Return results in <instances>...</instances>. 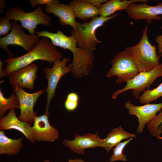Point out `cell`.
Returning <instances> with one entry per match:
<instances>
[{
	"label": "cell",
	"instance_id": "cb8c5ba5",
	"mask_svg": "<svg viewBox=\"0 0 162 162\" xmlns=\"http://www.w3.org/2000/svg\"><path fill=\"white\" fill-rule=\"evenodd\" d=\"M148 129L153 136L158 137L162 133V111L147 124Z\"/></svg>",
	"mask_w": 162,
	"mask_h": 162
},
{
	"label": "cell",
	"instance_id": "7402d4cb",
	"mask_svg": "<svg viewBox=\"0 0 162 162\" xmlns=\"http://www.w3.org/2000/svg\"><path fill=\"white\" fill-rule=\"evenodd\" d=\"M19 109L20 105L17 96L14 92L11 94L10 97L5 98L4 94L0 88V117H4L5 112L13 109Z\"/></svg>",
	"mask_w": 162,
	"mask_h": 162
},
{
	"label": "cell",
	"instance_id": "5b68a950",
	"mask_svg": "<svg viewBox=\"0 0 162 162\" xmlns=\"http://www.w3.org/2000/svg\"><path fill=\"white\" fill-rule=\"evenodd\" d=\"M5 15L10 20L20 21L21 26L26 29L31 34L36 33L35 30L39 24L45 26L51 25V18L44 12L40 5L34 11L29 13L26 12L19 6L12 7L6 10Z\"/></svg>",
	"mask_w": 162,
	"mask_h": 162
},
{
	"label": "cell",
	"instance_id": "f546056e",
	"mask_svg": "<svg viewBox=\"0 0 162 162\" xmlns=\"http://www.w3.org/2000/svg\"><path fill=\"white\" fill-rule=\"evenodd\" d=\"M162 31V26L161 27ZM156 43L158 44V47L159 54H162V34L158 35L155 39Z\"/></svg>",
	"mask_w": 162,
	"mask_h": 162
},
{
	"label": "cell",
	"instance_id": "83f0119b",
	"mask_svg": "<svg viewBox=\"0 0 162 162\" xmlns=\"http://www.w3.org/2000/svg\"><path fill=\"white\" fill-rule=\"evenodd\" d=\"M52 0H30V3L32 7L34 8L38 4L40 5L41 4L48 5L51 3Z\"/></svg>",
	"mask_w": 162,
	"mask_h": 162
},
{
	"label": "cell",
	"instance_id": "44dd1931",
	"mask_svg": "<svg viewBox=\"0 0 162 162\" xmlns=\"http://www.w3.org/2000/svg\"><path fill=\"white\" fill-rule=\"evenodd\" d=\"M136 137L135 134L124 130L120 126L113 129L108 134L106 138L103 139L102 144L100 147L104 148L107 152L109 153L113 147L116 146L123 140L131 138H134Z\"/></svg>",
	"mask_w": 162,
	"mask_h": 162
},
{
	"label": "cell",
	"instance_id": "ba28073f",
	"mask_svg": "<svg viewBox=\"0 0 162 162\" xmlns=\"http://www.w3.org/2000/svg\"><path fill=\"white\" fill-rule=\"evenodd\" d=\"M162 76V62L154 68L148 71L140 72L133 79L127 82L125 86L120 90L116 91L112 94V98L115 99L120 94L132 89V95L137 99L141 92H144L146 88L149 89L155 80Z\"/></svg>",
	"mask_w": 162,
	"mask_h": 162
},
{
	"label": "cell",
	"instance_id": "4316f807",
	"mask_svg": "<svg viewBox=\"0 0 162 162\" xmlns=\"http://www.w3.org/2000/svg\"><path fill=\"white\" fill-rule=\"evenodd\" d=\"M10 20L6 16H2L0 19V36H6L12 29Z\"/></svg>",
	"mask_w": 162,
	"mask_h": 162
},
{
	"label": "cell",
	"instance_id": "d6986e66",
	"mask_svg": "<svg viewBox=\"0 0 162 162\" xmlns=\"http://www.w3.org/2000/svg\"><path fill=\"white\" fill-rule=\"evenodd\" d=\"M148 1L147 0H110L101 5L99 8V15L104 17L110 16L117 11L126 10L134 3H146Z\"/></svg>",
	"mask_w": 162,
	"mask_h": 162
},
{
	"label": "cell",
	"instance_id": "4fadbf2b",
	"mask_svg": "<svg viewBox=\"0 0 162 162\" xmlns=\"http://www.w3.org/2000/svg\"><path fill=\"white\" fill-rule=\"evenodd\" d=\"M38 69L37 64L32 63L12 72L8 76L9 83L12 87L33 89Z\"/></svg>",
	"mask_w": 162,
	"mask_h": 162
},
{
	"label": "cell",
	"instance_id": "9c48e42d",
	"mask_svg": "<svg viewBox=\"0 0 162 162\" xmlns=\"http://www.w3.org/2000/svg\"><path fill=\"white\" fill-rule=\"evenodd\" d=\"M112 67L106 75L110 77L116 76L118 83L127 82L140 72L131 58L125 51L120 52L111 61Z\"/></svg>",
	"mask_w": 162,
	"mask_h": 162
},
{
	"label": "cell",
	"instance_id": "836d02e7",
	"mask_svg": "<svg viewBox=\"0 0 162 162\" xmlns=\"http://www.w3.org/2000/svg\"><path fill=\"white\" fill-rule=\"evenodd\" d=\"M160 56V57H162V54H159Z\"/></svg>",
	"mask_w": 162,
	"mask_h": 162
},
{
	"label": "cell",
	"instance_id": "52a82bcc",
	"mask_svg": "<svg viewBox=\"0 0 162 162\" xmlns=\"http://www.w3.org/2000/svg\"><path fill=\"white\" fill-rule=\"evenodd\" d=\"M70 60V58L64 57L62 60H55L52 68L46 67L43 69L48 83L45 90L47 94V100L44 114L48 117L50 115L49 110L50 104L52 98L55 97L58 83L63 76L71 70L72 63L68 66H67V62Z\"/></svg>",
	"mask_w": 162,
	"mask_h": 162
},
{
	"label": "cell",
	"instance_id": "7a4b0ae2",
	"mask_svg": "<svg viewBox=\"0 0 162 162\" xmlns=\"http://www.w3.org/2000/svg\"><path fill=\"white\" fill-rule=\"evenodd\" d=\"M62 53L58 51L50 39L42 37L30 51L17 57L8 56L2 61L6 63L4 70L0 67V77L8 76L12 72L28 65L35 61L42 60L52 64L56 60L62 58Z\"/></svg>",
	"mask_w": 162,
	"mask_h": 162
},
{
	"label": "cell",
	"instance_id": "ffe728a7",
	"mask_svg": "<svg viewBox=\"0 0 162 162\" xmlns=\"http://www.w3.org/2000/svg\"><path fill=\"white\" fill-rule=\"evenodd\" d=\"M23 137L12 139L8 137L2 130L0 131V154H7L8 156L17 155L23 146Z\"/></svg>",
	"mask_w": 162,
	"mask_h": 162
},
{
	"label": "cell",
	"instance_id": "1f68e13d",
	"mask_svg": "<svg viewBox=\"0 0 162 162\" xmlns=\"http://www.w3.org/2000/svg\"><path fill=\"white\" fill-rule=\"evenodd\" d=\"M44 162H50L49 160L47 159H45L44 160ZM67 162H86L85 161L82 160L81 159H69Z\"/></svg>",
	"mask_w": 162,
	"mask_h": 162
},
{
	"label": "cell",
	"instance_id": "30bf717a",
	"mask_svg": "<svg viewBox=\"0 0 162 162\" xmlns=\"http://www.w3.org/2000/svg\"><path fill=\"white\" fill-rule=\"evenodd\" d=\"M12 88L19 101L20 110L19 119L31 125L34 123L37 113L34 111V106L39 97L46 90L41 89L33 93H29L17 86Z\"/></svg>",
	"mask_w": 162,
	"mask_h": 162
},
{
	"label": "cell",
	"instance_id": "484cf974",
	"mask_svg": "<svg viewBox=\"0 0 162 162\" xmlns=\"http://www.w3.org/2000/svg\"><path fill=\"white\" fill-rule=\"evenodd\" d=\"M79 100V96L76 93L72 92L69 93L64 103L66 109L69 111L76 110L78 105Z\"/></svg>",
	"mask_w": 162,
	"mask_h": 162
},
{
	"label": "cell",
	"instance_id": "7c38bea8",
	"mask_svg": "<svg viewBox=\"0 0 162 162\" xmlns=\"http://www.w3.org/2000/svg\"><path fill=\"white\" fill-rule=\"evenodd\" d=\"M124 107L128 110L129 114L137 117L139 125L137 131L138 133H140L142 132L145 125L154 119L157 112L160 111L162 108V103L136 106L128 100L125 103Z\"/></svg>",
	"mask_w": 162,
	"mask_h": 162
},
{
	"label": "cell",
	"instance_id": "d6a6232c",
	"mask_svg": "<svg viewBox=\"0 0 162 162\" xmlns=\"http://www.w3.org/2000/svg\"><path fill=\"white\" fill-rule=\"evenodd\" d=\"M157 138H158V139H160L162 140V137L160 136H158V137H157Z\"/></svg>",
	"mask_w": 162,
	"mask_h": 162
},
{
	"label": "cell",
	"instance_id": "f1b7e54d",
	"mask_svg": "<svg viewBox=\"0 0 162 162\" xmlns=\"http://www.w3.org/2000/svg\"><path fill=\"white\" fill-rule=\"evenodd\" d=\"M87 3H88L96 8L99 9L103 3H105L108 1L107 0H83Z\"/></svg>",
	"mask_w": 162,
	"mask_h": 162
},
{
	"label": "cell",
	"instance_id": "9a60e30c",
	"mask_svg": "<svg viewBox=\"0 0 162 162\" xmlns=\"http://www.w3.org/2000/svg\"><path fill=\"white\" fill-rule=\"evenodd\" d=\"M48 117L44 114L35 117L32 127L33 137L35 141L53 142L58 138V131L50 125Z\"/></svg>",
	"mask_w": 162,
	"mask_h": 162
},
{
	"label": "cell",
	"instance_id": "2e32d148",
	"mask_svg": "<svg viewBox=\"0 0 162 162\" xmlns=\"http://www.w3.org/2000/svg\"><path fill=\"white\" fill-rule=\"evenodd\" d=\"M44 10L47 13H52L59 18V23L62 26H70L75 29L77 22L76 16L69 4H61L59 1L52 0L51 3L46 5Z\"/></svg>",
	"mask_w": 162,
	"mask_h": 162
},
{
	"label": "cell",
	"instance_id": "5bb4252c",
	"mask_svg": "<svg viewBox=\"0 0 162 162\" xmlns=\"http://www.w3.org/2000/svg\"><path fill=\"white\" fill-rule=\"evenodd\" d=\"M103 140L98 136V132L94 134L88 132L82 135L76 134L74 139L70 140L64 139L63 144L75 153L83 155L85 153L86 149L101 147Z\"/></svg>",
	"mask_w": 162,
	"mask_h": 162
},
{
	"label": "cell",
	"instance_id": "d4e9b609",
	"mask_svg": "<svg viewBox=\"0 0 162 162\" xmlns=\"http://www.w3.org/2000/svg\"><path fill=\"white\" fill-rule=\"evenodd\" d=\"M133 138H131L124 142L119 143L115 148L112 149L113 154L109 159L110 162H113L119 160L123 161H127L126 156L123 153V150L126 146L133 140Z\"/></svg>",
	"mask_w": 162,
	"mask_h": 162
},
{
	"label": "cell",
	"instance_id": "6da1fadb",
	"mask_svg": "<svg viewBox=\"0 0 162 162\" xmlns=\"http://www.w3.org/2000/svg\"><path fill=\"white\" fill-rule=\"evenodd\" d=\"M36 34L39 37L48 38L54 46L72 52L74 58L71 71L74 77L79 78L87 75L93 68L94 58L93 52L78 47L77 40L72 36H67L60 30L56 33L43 31L38 32Z\"/></svg>",
	"mask_w": 162,
	"mask_h": 162
},
{
	"label": "cell",
	"instance_id": "603a6c76",
	"mask_svg": "<svg viewBox=\"0 0 162 162\" xmlns=\"http://www.w3.org/2000/svg\"><path fill=\"white\" fill-rule=\"evenodd\" d=\"M162 97V82L156 88L152 90H145L139 97V100L142 104H149L156 100Z\"/></svg>",
	"mask_w": 162,
	"mask_h": 162
},
{
	"label": "cell",
	"instance_id": "4dcf8cb0",
	"mask_svg": "<svg viewBox=\"0 0 162 162\" xmlns=\"http://www.w3.org/2000/svg\"><path fill=\"white\" fill-rule=\"evenodd\" d=\"M6 2L5 0H0V13L2 14L4 13L3 9L5 8L6 6L4 3Z\"/></svg>",
	"mask_w": 162,
	"mask_h": 162
},
{
	"label": "cell",
	"instance_id": "ac0fdd59",
	"mask_svg": "<svg viewBox=\"0 0 162 162\" xmlns=\"http://www.w3.org/2000/svg\"><path fill=\"white\" fill-rule=\"evenodd\" d=\"M69 4L73 9L76 17L82 20L86 21L99 15V9L83 0H74Z\"/></svg>",
	"mask_w": 162,
	"mask_h": 162
},
{
	"label": "cell",
	"instance_id": "8992f818",
	"mask_svg": "<svg viewBox=\"0 0 162 162\" xmlns=\"http://www.w3.org/2000/svg\"><path fill=\"white\" fill-rule=\"evenodd\" d=\"M12 29L10 32L4 37L0 38V47L4 50L9 56L14 57L13 53L8 50L9 45H17L22 47L28 52L32 50L40 40L36 33L27 34L18 21H10Z\"/></svg>",
	"mask_w": 162,
	"mask_h": 162
},
{
	"label": "cell",
	"instance_id": "277c9868",
	"mask_svg": "<svg viewBox=\"0 0 162 162\" xmlns=\"http://www.w3.org/2000/svg\"><path fill=\"white\" fill-rule=\"evenodd\" d=\"M119 13L107 17L98 16L92 18L88 22L82 23L78 22L76 28L71 32L70 35L77 40L78 47L93 52L96 50V45L102 42L96 38V30L103 26L104 23L118 16Z\"/></svg>",
	"mask_w": 162,
	"mask_h": 162
},
{
	"label": "cell",
	"instance_id": "8fae6325",
	"mask_svg": "<svg viewBox=\"0 0 162 162\" xmlns=\"http://www.w3.org/2000/svg\"><path fill=\"white\" fill-rule=\"evenodd\" d=\"M128 16L135 21L146 20L147 24L152 20L160 21L162 19V2L152 6L146 3H134L126 10Z\"/></svg>",
	"mask_w": 162,
	"mask_h": 162
},
{
	"label": "cell",
	"instance_id": "3957f363",
	"mask_svg": "<svg viewBox=\"0 0 162 162\" xmlns=\"http://www.w3.org/2000/svg\"><path fill=\"white\" fill-rule=\"evenodd\" d=\"M148 28L146 26L142 30V38L137 44L127 47L124 50L140 72L150 70L160 64V56L157 53L156 47L149 41Z\"/></svg>",
	"mask_w": 162,
	"mask_h": 162
},
{
	"label": "cell",
	"instance_id": "e0dca14e",
	"mask_svg": "<svg viewBox=\"0 0 162 162\" xmlns=\"http://www.w3.org/2000/svg\"><path fill=\"white\" fill-rule=\"evenodd\" d=\"M15 109L10 110L8 113L0 119V129H14L22 133L31 142L34 143L35 141L32 135L31 125L21 121L15 112Z\"/></svg>",
	"mask_w": 162,
	"mask_h": 162
}]
</instances>
